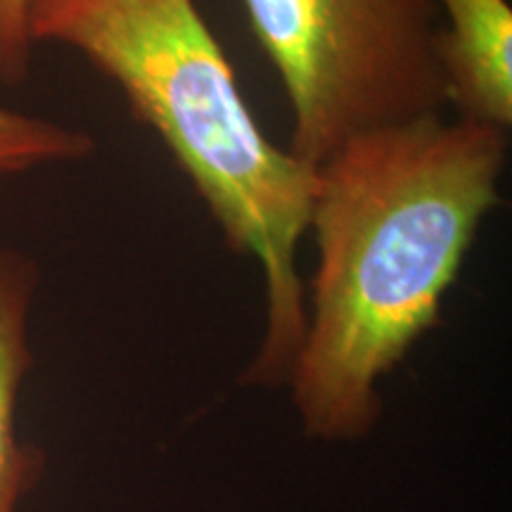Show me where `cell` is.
<instances>
[{
  "instance_id": "obj_1",
  "label": "cell",
  "mask_w": 512,
  "mask_h": 512,
  "mask_svg": "<svg viewBox=\"0 0 512 512\" xmlns=\"http://www.w3.org/2000/svg\"><path fill=\"white\" fill-rule=\"evenodd\" d=\"M508 133L444 114L358 133L316 169V271L285 387L309 439L354 444L382 418L380 384L441 311L501 207Z\"/></svg>"
},
{
  "instance_id": "obj_2",
  "label": "cell",
  "mask_w": 512,
  "mask_h": 512,
  "mask_svg": "<svg viewBox=\"0 0 512 512\" xmlns=\"http://www.w3.org/2000/svg\"><path fill=\"white\" fill-rule=\"evenodd\" d=\"M34 46L79 53L166 147L223 240L259 266L266 330L240 384L285 387L306 330L299 245L316 171L275 145L195 0H31Z\"/></svg>"
},
{
  "instance_id": "obj_3",
  "label": "cell",
  "mask_w": 512,
  "mask_h": 512,
  "mask_svg": "<svg viewBox=\"0 0 512 512\" xmlns=\"http://www.w3.org/2000/svg\"><path fill=\"white\" fill-rule=\"evenodd\" d=\"M290 105L287 150L311 169L358 133L441 114L432 0H242Z\"/></svg>"
},
{
  "instance_id": "obj_4",
  "label": "cell",
  "mask_w": 512,
  "mask_h": 512,
  "mask_svg": "<svg viewBox=\"0 0 512 512\" xmlns=\"http://www.w3.org/2000/svg\"><path fill=\"white\" fill-rule=\"evenodd\" d=\"M439 27V64L446 105L456 119L510 133L512 8L508 0H432Z\"/></svg>"
},
{
  "instance_id": "obj_5",
  "label": "cell",
  "mask_w": 512,
  "mask_h": 512,
  "mask_svg": "<svg viewBox=\"0 0 512 512\" xmlns=\"http://www.w3.org/2000/svg\"><path fill=\"white\" fill-rule=\"evenodd\" d=\"M41 271L29 254L0 247V512H19L38 479L46 456L22 441L17 406L24 382L34 368L31 311Z\"/></svg>"
},
{
  "instance_id": "obj_6",
  "label": "cell",
  "mask_w": 512,
  "mask_h": 512,
  "mask_svg": "<svg viewBox=\"0 0 512 512\" xmlns=\"http://www.w3.org/2000/svg\"><path fill=\"white\" fill-rule=\"evenodd\" d=\"M95 147V138L81 128L0 105V176L83 162Z\"/></svg>"
},
{
  "instance_id": "obj_7",
  "label": "cell",
  "mask_w": 512,
  "mask_h": 512,
  "mask_svg": "<svg viewBox=\"0 0 512 512\" xmlns=\"http://www.w3.org/2000/svg\"><path fill=\"white\" fill-rule=\"evenodd\" d=\"M31 0H0V83L19 86L29 79L34 41L29 31Z\"/></svg>"
}]
</instances>
